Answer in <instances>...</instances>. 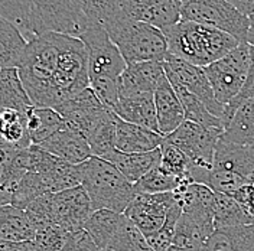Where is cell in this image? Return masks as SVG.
Returning <instances> with one entry per match:
<instances>
[{"label": "cell", "instance_id": "obj_1", "mask_svg": "<svg viewBox=\"0 0 254 251\" xmlns=\"http://www.w3.org/2000/svg\"><path fill=\"white\" fill-rule=\"evenodd\" d=\"M64 33L48 32L28 42L16 65L32 104L39 109H55L54 81L58 74Z\"/></svg>", "mask_w": 254, "mask_h": 251}, {"label": "cell", "instance_id": "obj_2", "mask_svg": "<svg viewBox=\"0 0 254 251\" xmlns=\"http://www.w3.org/2000/svg\"><path fill=\"white\" fill-rule=\"evenodd\" d=\"M79 39L88 54L90 87L100 101L111 111L116 109L120 95L122 75L127 63L109 33L100 25H90Z\"/></svg>", "mask_w": 254, "mask_h": 251}, {"label": "cell", "instance_id": "obj_3", "mask_svg": "<svg viewBox=\"0 0 254 251\" xmlns=\"http://www.w3.org/2000/svg\"><path fill=\"white\" fill-rule=\"evenodd\" d=\"M171 55L199 68H205L240 45L225 32L181 19L163 32Z\"/></svg>", "mask_w": 254, "mask_h": 251}, {"label": "cell", "instance_id": "obj_4", "mask_svg": "<svg viewBox=\"0 0 254 251\" xmlns=\"http://www.w3.org/2000/svg\"><path fill=\"white\" fill-rule=\"evenodd\" d=\"M119 48L126 63H163L169 55L165 33L144 22L134 20L120 9L103 26Z\"/></svg>", "mask_w": 254, "mask_h": 251}, {"label": "cell", "instance_id": "obj_5", "mask_svg": "<svg viewBox=\"0 0 254 251\" xmlns=\"http://www.w3.org/2000/svg\"><path fill=\"white\" fill-rule=\"evenodd\" d=\"M81 187L87 192L93 209H109L125 214L134 198V185L113 163L91 156L78 165Z\"/></svg>", "mask_w": 254, "mask_h": 251}, {"label": "cell", "instance_id": "obj_6", "mask_svg": "<svg viewBox=\"0 0 254 251\" xmlns=\"http://www.w3.org/2000/svg\"><path fill=\"white\" fill-rule=\"evenodd\" d=\"M29 22L35 38L48 32L79 38L90 26L74 0H29Z\"/></svg>", "mask_w": 254, "mask_h": 251}, {"label": "cell", "instance_id": "obj_7", "mask_svg": "<svg viewBox=\"0 0 254 251\" xmlns=\"http://www.w3.org/2000/svg\"><path fill=\"white\" fill-rule=\"evenodd\" d=\"M181 3L182 19L225 32L240 44H247L250 19L227 0H181Z\"/></svg>", "mask_w": 254, "mask_h": 251}, {"label": "cell", "instance_id": "obj_8", "mask_svg": "<svg viewBox=\"0 0 254 251\" xmlns=\"http://www.w3.org/2000/svg\"><path fill=\"white\" fill-rule=\"evenodd\" d=\"M250 68V45L240 44L227 55L204 68L215 98L228 104L244 87Z\"/></svg>", "mask_w": 254, "mask_h": 251}, {"label": "cell", "instance_id": "obj_9", "mask_svg": "<svg viewBox=\"0 0 254 251\" xmlns=\"http://www.w3.org/2000/svg\"><path fill=\"white\" fill-rule=\"evenodd\" d=\"M222 131L221 128H209L185 120L175 131L165 136L163 140L182 150L190 157L192 166L211 169Z\"/></svg>", "mask_w": 254, "mask_h": 251}, {"label": "cell", "instance_id": "obj_10", "mask_svg": "<svg viewBox=\"0 0 254 251\" xmlns=\"http://www.w3.org/2000/svg\"><path fill=\"white\" fill-rule=\"evenodd\" d=\"M163 66L166 78L171 82V85H179L190 91V94L198 97L205 104L206 109L222 122L224 106L215 98L212 87L204 72V68L195 66L171 54L163 61Z\"/></svg>", "mask_w": 254, "mask_h": 251}, {"label": "cell", "instance_id": "obj_11", "mask_svg": "<svg viewBox=\"0 0 254 251\" xmlns=\"http://www.w3.org/2000/svg\"><path fill=\"white\" fill-rule=\"evenodd\" d=\"M29 150L32 163L31 172L39 175L47 192L58 193L65 189L75 188L81 185L78 165H71L36 144H32Z\"/></svg>", "mask_w": 254, "mask_h": 251}, {"label": "cell", "instance_id": "obj_12", "mask_svg": "<svg viewBox=\"0 0 254 251\" xmlns=\"http://www.w3.org/2000/svg\"><path fill=\"white\" fill-rule=\"evenodd\" d=\"M174 193L178 204L181 205L182 214L190 217L208 238L215 231V222H214L215 192L208 188L206 185L192 182L190 179H185L179 182Z\"/></svg>", "mask_w": 254, "mask_h": 251}, {"label": "cell", "instance_id": "obj_13", "mask_svg": "<svg viewBox=\"0 0 254 251\" xmlns=\"http://www.w3.org/2000/svg\"><path fill=\"white\" fill-rule=\"evenodd\" d=\"M175 204H178V201L174 192L153 195L136 193L125 211V215L142 231L143 236L149 238L162 228L169 209Z\"/></svg>", "mask_w": 254, "mask_h": 251}, {"label": "cell", "instance_id": "obj_14", "mask_svg": "<svg viewBox=\"0 0 254 251\" xmlns=\"http://www.w3.org/2000/svg\"><path fill=\"white\" fill-rule=\"evenodd\" d=\"M54 110L63 116L71 128L78 130L85 137L111 113L110 109L100 101L91 87L64 101Z\"/></svg>", "mask_w": 254, "mask_h": 251}, {"label": "cell", "instance_id": "obj_15", "mask_svg": "<svg viewBox=\"0 0 254 251\" xmlns=\"http://www.w3.org/2000/svg\"><path fill=\"white\" fill-rule=\"evenodd\" d=\"M93 212L91 201L81 185L52 196V222L65 231L84 230V224Z\"/></svg>", "mask_w": 254, "mask_h": 251}, {"label": "cell", "instance_id": "obj_16", "mask_svg": "<svg viewBox=\"0 0 254 251\" xmlns=\"http://www.w3.org/2000/svg\"><path fill=\"white\" fill-rule=\"evenodd\" d=\"M128 17L152 25L162 32L182 19L181 0H117Z\"/></svg>", "mask_w": 254, "mask_h": 251}, {"label": "cell", "instance_id": "obj_17", "mask_svg": "<svg viewBox=\"0 0 254 251\" xmlns=\"http://www.w3.org/2000/svg\"><path fill=\"white\" fill-rule=\"evenodd\" d=\"M166 79L163 63H128L126 71L122 75L120 82V97L155 94L159 85Z\"/></svg>", "mask_w": 254, "mask_h": 251}, {"label": "cell", "instance_id": "obj_18", "mask_svg": "<svg viewBox=\"0 0 254 251\" xmlns=\"http://www.w3.org/2000/svg\"><path fill=\"white\" fill-rule=\"evenodd\" d=\"M36 146L71 165H81L93 156L87 137L68 125Z\"/></svg>", "mask_w": 254, "mask_h": 251}, {"label": "cell", "instance_id": "obj_19", "mask_svg": "<svg viewBox=\"0 0 254 251\" xmlns=\"http://www.w3.org/2000/svg\"><path fill=\"white\" fill-rule=\"evenodd\" d=\"M163 143V136L147 127L127 123L117 117L116 147L122 153H144L156 150Z\"/></svg>", "mask_w": 254, "mask_h": 251}, {"label": "cell", "instance_id": "obj_20", "mask_svg": "<svg viewBox=\"0 0 254 251\" xmlns=\"http://www.w3.org/2000/svg\"><path fill=\"white\" fill-rule=\"evenodd\" d=\"M153 98L156 107L159 133L165 137L185 122V111L168 78L159 85Z\"/></svg>", "mask_w": 254, "mask_h": 251}, {"label": "cell", "instance_id": "obj_21", "mask_svg": "<svg viewBox=\"0 0 254 251\" xmlns=\"http://www.w3.org/2000/svg\"><path fill=\"white\" fill-rule=\"evenodd\" d=\"M212 166L249 179L254 173V149L230 143L220 137L215 147Z\"/></svg>", "mask_w": 254, "mask_h": 251}, {"label": "cell", "instance_id": "obj_22", "mask_svg": "<svg viewBox=\"0 0 254 251\" xmlns=\"http://www.w3.org/2000/svg\"><path fill=\"white\" fill-rule=\"evenodd\" d=\"M114 114L127 123L143 126L153 131H158V117L153 94L120 97L114 109Z\"/></svg>", "mask_w": 254, "mask_h": 251}, {"label": "cell", "instance_id": "obj_23", "mask_svg": "<svg viewBox=\"0 0 254 251\" xmlns=\"http://www.w3.org/2000/svg\"><path fill=\"white\" fill-rule=\"evenodd\" d=\"M202 251H254V224L217 228Z\"/></svg>", "mask_w": 254, "mask_h": 251}, {"label": "cell", "instance_id": "obj_24", "mask_svg": "<svg viewBox=\"0 0 254 251\" xmlns=\"http://www.w3.org/2000/svg\"><path fill=\"white\" fill-rule=\"evenodd\" d=\"M33 107L16 66L0 69V111L13 110L25 114Z\"/></svg>", "mask_w": 254, "mask_h": 251}, {"label": "cell", "instance_id": "obj_25", "mask_svg": "<svg viewBox=\"0 0 254 251\" xmlns=\"http://www.w3.org/2000/svg\"><path fill=\"white\" fill-rule=\"evenodd\" d=\"M224 140L254 149V98L243 100L220 136Z\"/></svg>", "mask_w": 254, "mask_h": 251}, {"label": "cell", "instance_id": "obj_26", "mask_svg": "<svg viewBox=\"0 0 254 251\" xmlns=\"http://www.w3.org/2000/svg\"><path fill=\"white\" fill-rule=\"evenodd\" d=\"M23 116L32 144H41L52 134L66 127L63 116L54 109H39L33 106Z\"/></svg>", "mask_w": 254, "mask_h": 251}, {"label": "cell", "instance_id": "obj_27", "mask_svg": "<svg viewBox=\"0 0 254 251\" xmlns=\"http://www.w3.org/2000/svg\"><path fill=\"white\" fill-rule=\"evenodd\" d=\"M36 234L28 214L13 205H0V240L33 241Z\"/></svg>", "mask_w": 254, "mask_h": 251}, {"label": "cell", "instance_id": "obj_28", "mask_svg": "<svg viewBox=\"0 0 254 251\" xmlns=\"http://www.w3.org/2000/svg\"><path fill=\"white\" fill-rule=\"evenodd\" d=\"M160 147L144 153H122L117 150V153L111 157L110 163H113L134 185L146 173L160 165Z\"/></svg>", "mask_w": 254, "mask_h": 251}, {"label": "cell", "instance_id": "obj_29", "mask_svg": "<svg viewBox=\"0 0 254 251\" xmlns=\"http://www.w3.org/2000/svg\"><path fill=\"white\" fill-rule=\"evenodd\" d=\"M123 220L125 214L109 209H98L90 215V218L84 224V230L94 240L98 249L104 250L109 247L113 237L119 231Z\"/></svg>", "mask_w": 254, "mask_h": 251}, {"label": "cell", "instance_id": "obj_30", "mask_svg": "<svg viewBox=\"0 0 254 251\" xmlns=\"http://www.w3.org/2000/svg\"><path fill=\"white\" fill-rule=\"evenodd\" d=\"M28 41L6 17L0 16V65L16 66Z\"/></svg>", "mask_w": 254, "mask_h": 251}, {"label": "cell", "instance_id": "obj_31", "mask_svg": "<svg viewBox=\"0 0 254 251\" xmlns=\"http://www.w3.org/2000/svg\"><path fill=\"white\" fill-rule=\"evenodd\" d=\"M116 122H117V116L114 114V111H111L110 114L87 136L93 156L110 162L111 157L117 153Z\"/></svg>", "mask_w": 254, "mask_h": 251}, {"label": "cell", "instance_id": "obj_32", "mask_svg": "<svg viewBox=\"0 0 254 251\" xmlns=\"http://www.w3.org/2000/svg\"><path fill=\"white\" fill-rule=\"evenodd\" d=\"M214 222L215 230L224 227H237L254 224V218L250 217L231 195H224L215 192L214 204Z\"/></svg>", "mask_w": 254, "mask_h": 251}, {"label": "cell", "instance_id": "obj_33", "mask_svg": "<svg viewBox=\"0 0 254 251\" xmlns=\"http://www.w3.org/2000/svg\"><path fill=\"white\" fill-rule=\"evenodd\" d=\"M175 93L178 95L184 111H185V120L192 122L195 125L209 127V128H221L224 130V123L218 117H215L211 111L206 109V106L190 91L179 85H172Z\"/></svg>", "mask_w": 254, "mask_h": 251}, {"label": "cell", "instance_id": "obj_34", "mask_svg": "<svg viewBox=\"0 0 254 251\" xmlns=\"http://www.w3.org/2000/svg\"><path fill=\"white\" fill-rule=\"evenodd\" d=\"M3 125L0 130V143L13 146L16 149H28L32 146L26 128L25 116L13 110H3Z\"/></svg>", "mask_w": 254, "mask_h": 251}, {"label": "cell", "instance_id": "obj_35", "mask_svg": "<svg viewBox=\"0 0 254 251\" xmlns=\"http://www.w3.org/2000/svg\"><path fill=\"white\" fill-rule=\"evenodd\" d=\"M107 249L113 251H153L147 238L126 215Z\"/></svg>", "mask_w": 254, "mask_h": 251}, {"label": "cell", "instance_id": "obj_36", "mask_svg": "<svg viewBox=\"0 0 254 251\" xmlns=\"http://www.w3.org/2000/svg\"><path fill=\"white\" fill-rule=\"evenodd\" d=\"M160 152H162V157H160L159 166L165 172L172 175L179 182L185 179H190L192 162L182 150H179L174 144L163 140L160 146Z\"/></svg>", "mask_w": 254, "mask_h": 251}, {"label": "cell", "instance_id": "obj_37", "mask_svg": "<svg viewBox=\"0 0 254 251\" xmlns=\"http://www.w3.org/2000/svg\"><path fill=\"white\" fill-rule=\"evenodd\" d=\"M0 16L10 20L28 42L35 39L29 22V0H0Z\"/></svg>", "mask_w": 254, "mask_h": 251}, {"label": "cell", "instance_id": "obj_38", "mask_svg": "<svg viewBox=\"0 0 254 251\" xmlns=\"http://www.w3.org/2000/svg\"><path fill=\"white\" fill-rule=\"evenodd\" d=\"M179 181L172 175L166 173L160 166H156L150 172H147L134 184L136 193H166L174 192L178 188Z\"/></svg>", "mask_w": 254, "mask_h": 251}, {"label": "cell", "instance_id": "obj_39", "mask_svg": "<svg viewBox=\"0 0 254 251\" xmlns=\"http://www.w3.org/2000/svg\"><path fill=\"white\" fill-rule=\"evenodd\" d=\"M205 241L206 237L201 231V228L190 220V217L182 214L176 224L174 246L182 247V249H190V250L202 251Z\"/></svg>", "mask_w": 254, "mask_h": 251}, {"label": "cell", "instance_id": "obj_40", "mask_svg": "<svg viewBox=\"0 0 254 251\" xmlns=\"http://www.w3.org/2000/svg\"><path fill=\"white\" fill-rule=\"evenodd\" d=\"M181 215H182L181 205L175 204L169 209L166 221L162 225V228L159 230L158 233H155L153 236L147 238V243L153 249V251H166L174 244L175 230H176V224L181 218Z\"/></svg>", "mask_w": 254, "mask_h": 251}, {"label": "cell", "instance_id": "obj_41", "mask_svg": "<svg viewBox=\"0 0 254 251\" xmlns=\"http://www.w3.org/2000/svg\"><path fill=\"white\" fill-rule=\"evenodd\" d=\"M79 6V9L87 16L90 25H100L104 23L114 15L119 9L117 0H74Z\"/></svg>", "mask_w": 254, "mask_h": 251}, {"label": "cell", "instance_id": "obj_42", "mask_svg": "<svg viewBox=\"0 0 254 251\" xmlns=\"http://www.w3.org/2000/svg\"><path fill=\"white\" fill-rule=\"evenodd\" d=\"M69 231H65L61 227L55 224L45 225L39 230H36V234L33 238L36 251H63Z\"/></svg>", "mask_w": 254, "mask_h": 251}, {"label": "cell", "instance_id": "obj_43", "mask_svg": "<svg viewBox=\"0 0 254 251\" xmlns=\"http://www.w3.org/2000/svg\"><path fill=\"white\" fill-rule=\"evenodd\" d=\"M52 196L54 193H44L26 206L25 212L28 214L35 230L54 224L52 222Z\"/></svg>", "mask_w": 254, "mask_h": 251}, {"label": "cell", "instance_id": "obj_44", "mask_svg": "<svg viewBox=\"0 0 254 251\" xmlns=\"http://www.w3.org/2000/svg\"><path fill=\"white\" fill-rule=\"evenodd\" d=\"M63 251H100V249L85 230H78L68 234Z\"/></svg>", "mask_w": 254, "mask_h": 251}, {"label": "cell", "instance_id": "obj_45", "mask_svg": "<svg viewBox=\"0 0 254 251\" xmlns=\"http://www.w3.org/2000/svg\"><path fill=\"white\" fill-rule=\"evenodd\" d=\"M233 196L240 206L254 218V173L247 179L246 185H243Z\"/></svg>", "mask_w": 254, "mask_h": 251}, {"label": "cell", "instance_id": "obj_46", "mask_svg": "<svg viewBox=\"0 0 254 251\" xmlns=\"http://www.w3.org/2000/svg\"><path fill=\"white\" fill-rule=\"evenodd\" d=\"M0 251H36L33 241L0 240Z\"/></svg>", "mask_w": 254, "mask_h": 251}, {"label": "cell", "instance_id": "obj_47", "mask_svg": "<svg viewBox=\"0 0 254 251\" xmlns=\"http://www.w3.org/2000/svg\"><path fill=\"white\" fill-rule=\"evenodd\" d=\"M227 1L230 4H233L243 15H254V0H227Z\"/></svg>", "mask_w": 254, "mask_h": 251}, {"label": "cell", "instance_id": "obj_48", "mask_svg": "<svg viewBox=\"0 0 254 251\" xmlns=\"http://www.w3.org/2000/svg\"><path fill=\"white\" fill-rule=\"evenodd\" d=\"M249 19H250V29L247 35V44L254 47V15L249 16Z\"/></svg>", "mask_w": 254, "mask_h": 251}, {"label": "cell", "instance_id": "obj_49", "mask_svg": "<svg viewBox=\"0 0 254 251\" xmlns=\"http://www.w3.org/2000/svg\"><path fill=\"white\" fill-rule=\"evenodd\" d=\"M166 251H195V250H190V249H182V247H178V246H174V244H172V246H171V247H169V249H168Z\"/></svg>", "mask_w": 254, "mask_h": 251}, {"label": "cell", "instance_id": "obj_50", "mask_svg": "<svg viewBox=\"0 0 254 251\" xmlns=\"http://www.w3.org/2000/svg\"><path fill=\"white\" fill-rule=\"evenodd\" d=\"M1 125H3V116H1V111H0V130H1Z\"/></svg>", "mask_w": 254, "mask_h": 251}, {"label": "cell", "instance_id": "obj_51", "mask_svg": "<svg viewBox=\"0 0 254 251\" xmlns=\"http://www.w3.org/2000/svg\"><path fill=\"white\" fill-rule=\"evenodd\" d=\"M100 251H113V250H109V249H104V250H100Z\"/></svg>", "mask_w": 254, "mask_h": 251}]
</instances>
